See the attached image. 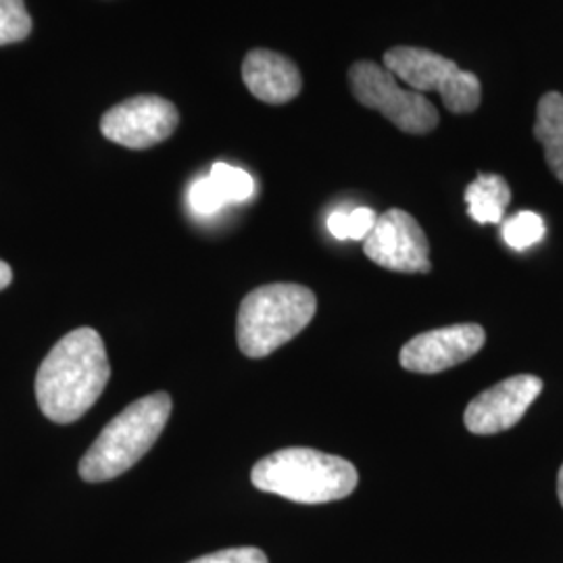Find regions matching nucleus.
Returning a JSON list of instances; mask_svg holds the SVG:
<instances>
[{
	"instance_id": "obj_1",
	"label": "nucleus",
	"mask_w": 563,
	"mask_h": 563,
	"mask_svg": "<svg viewBox=\"0 0 563 563\" xmlns=\"http://www.w3.org/2000/svg\"><path fill=\"white\" fill-rule=\"evenodd\" d=\"M111 378L101 334L78 328L65 334L44 357L36 374L41 411L55 423H71L99 401Z\"/></svg>"
},
{
	"instance_id": "obj_2",
	"label": "nucleus",
	"mask_w": 563,
	"mask_h": 563,
	"mask_svg": "<svg viewBox=\"0 0 563 563\" xmlns=\"http://www.w3.org/2000/svg\"><path fill=\"white\" fill-rule=\"evenodd\" d=\"M251 483L263 493L305 505L330 504L349 497L360 483L357 467L316 449H280L251 470Z\"/></svg>"
},
{
	"instance_id": "obj_13",
	"label": "nucleus",
	"mask_w": 563,
	"mask_h": 563,
	"mask_svg": "<svg viewBox=\"0 0 563 563\" xmlns=\"http://www.w3.org/2000/svg\"><path fill=\"white\" fill-rule=\"evenodd\" d=\"M534 136L544 146L549 169L563 181V95L560 92H547L539 101Z\"/></svg>"
},
{
	"instance_id": "obj_10",
	"label": "nucleus",
	"mask_w": 563,
	"mask_h": 563,
	"mask_svg": "<svg viewBox=\"0 0 563 563\" xmlns=\"http://www.w3.org/2000/svg\"><path fill=\"white\" fill-rule=\"evenodd\" d=\"M486 341L478 323H455L413 336L401 349L399 362L413 374H439L474 357Z\"/></svg>"
},
{
	"instance_id": "obj_18",
	"label": "nucleus",
	"mask_w": 563,
	"mask_h": 563,
	"mask_svg": "<svg viewBox=\"0 0 563 563\" xmlns=\"http://www.w3.org/2000/svg\"><path fill=\"white\" fill-rule=\"evenodd\" d=\"M188 563H269L267 555L257 547H234V549H223L209 555L197 558Z\"/></svg>"
},
{
	"instance_id": "obj_3",
	"label": "nucleus",
	"mask_w": 563,
	"mask_h": 563,
	"mask_svg": "<svg viewBox=\"0 0 563 563\" xmlns=\"http://www.w3.org/2000/svg\"><path fill=\"white\" fill-rule=\"evenodd\" d=\"M169 416L172 397L167 393H153L128 405L81 457V481L107 483L128 472L157 443Z\"/></svg>"
},
{
	"instance_id": "obj_9",
	"label": "nucleus",
	"mask_w": 563,
	"mask_h": 563,
	"mask_svg": "<svg viewBox=\"0 0 563 563\" xmlns=\"http://www.w3.org/2000/svg\"><path fill=\"white\" fill-rule=\"evenodd\" d=\"M543 393V380L532 374L511 376L481 393L465 407L463 423L472 434H497L520 422L528 407Z\"/></svg>"
},
{
	"instance_id": "obj_20",
	"label": "nucleus",
	"mask_w": 563,
	"mask_h": 563,
	"mask_svg": "<svg viewBox=\"0 0 563 563\" xmlns=\"http://www.w3.org/2000/svg\"><path fill=\"white\" fill-rule=\"evenodd\" d=\"M558 497H560V504L563 507V465L560 467V474H558Z\"/></svg>"
},
{
	"instance_id": "obj_4",
	"label": "nucleus",
	"mask_w": 563,
	"mask_h": 563,
	"mask_svg": "<svg viewBox=\"0 0 563 563\" xmlns=\"http://www.w3.org/2000/svg\"><path fill=\"white\" fill-rule=\"evenodd\" d=\"M318 309L313 290L301 284H267L249 292L239 309L236 336L251 360L272 355L311 323Z\"/></svg>"
},
{
	"instance_id": "obj_16",
	"label": "nucleus",
	"mask_w": 563,
	"mask_h": 563,
	"mask_svg": "<svg viewBox=\"0 0 563 563\" xmlns=\"http://www.w3.org/2000/svg\"><path fill=\"white\" fill-rule=\"evenodd\" d=\"M501 236H504L505 244L516 251L530 249L532 244L543 241V218L532 211H520V213L511 216L509 220H505Z\"/></svg>"
},
{
	"instance_id": "obj_12",
	"label": "nucleus",
	"mask_w": 563,
	"mask_h": 563,
	"mask_svg": "<svg viewBox=\"0 0 563 563\" xmlns=\"http://www.w3.org/2000/svg\"><path fill=\"white\" fill-rule=\"evenodd\" d=\"M509 201H511L509 184L499 174H481L465 188L467 211L474 222H504Z\"/></svg>"
},
{
	"instance_id": "obj_11",
	"label": "nucleus",
	"mask_w": 563,
	"mask_h": 563,
	"mask_svg": "<svg viewBox=\"0 0 563 563\" xmlns=\"http://www.w3.org/2000/svg\"><path fill=\"white\" fill-rule=\"evenodd\" d=\"M242 80L255 99L267 104L290 102L302 90L299 67L288 57L267 48H255L244 57Z\"/></svg>"
},
{
	"instance_id": "obj_5",
	"label": "nucleus",
	"mask_w": 563,
	"mask_h": 563,
	"mask_svg": "<svg viewBox=\"0 0 563 563\" xmlns=\"http://www.w3.org/2000/svg\"><path fill=\"white\" fill-rule=\"evenodd\" d=\"M384 65L416 92H439L451 113H472L483 99L476 74L463 71L455 60L426 48L395 46L384 55Z\"/></svg>"
},
{
	"instance_id": "obj_7",
	"label": "nucleus",
	"mask_w": 563,
	"mask_h": 563,
	"mask_svg": "<svg viewBox=\"0 0 563 563\" xmlns=\"http://www.w3.org/2000/svg\"><path fill=\"white\" fill-rule=\"evenodd\" d=\"M363 253L369 262L390 272L428 274L432 267L422 225L402 209H388L378 216L374 230L363 241Z\"/></svg>"
},
{
	"instance_id": "obj_14",
	"label": "nucleus",
	"mask_w": 563,
	"mask_h": 563,
	"mask_svg": "<svg viewBox=\"0 0 563 563\" xmlns=\"http://www.w3.org/2000/svg\"><path fill=\"white\" fill-rule=\"evenodd\" d=\"M209 180L218 190L223 205L249 201L255 195L253 176L246 174L241 167H234L228 163H216L209 172Z\"/></svg>"
},
{
	"instance_id": "obj_19",
	"label": "nucleus",
	"mask_w": 563,
	"mask_h": 563,
	"mask_svg": "<svg viewBox=\"0 0 563 563\" xmlns=\"http://www.w3.org/2000/svg\"><path fill=\"white\" fill-rule=\"evenodd\" d=\"M11 280H13V272H11L9 263H4L0 260V290H4V288L11 284Z\"/></svg>"
},
{
	"instance_id": "obj_15",
	"label": "nucleus",
	"mask_w": 563,
	"mask_h": 563,
	"mask_svg": "<svg viewBox=\"0 0 563 563\" xmlns=\"http://www.w3.org/2000/svg\"><path fill=\"white\" fill-rule=\"evenodd\" d=\"M376 222L378 216L372 209L357 207L351 211H334L328 218V230L339 241H365Z\"/></svg>"
},
{
	"instance_id": "obj_17",
	"label": "nucleus",
	"mask_w": 563,
	"mask_h": 563,
	"mask_svg": "<svg viewBox=\"0 0 563 563\" xmlns=\"http://www.w3.org/2000/svg\"><path fill=\"white\" fill-rule=\"evenodd\" d=\"M32 34V18L23 0H0V46L25 41Z\"/></svg>"
},
{
	"instance_id": "obj_6",
	"label": "nucleus",
	"mask_w": 563,
	"mask_h": 563,
	"mask_svg": "<svg viewBox=\"0 0 563 563\" xmlns=\"http://www.w3.org/2000/svg\"><path fill=\"white\" fill-rule=\"evenodd\" d=\"M349 86L363 107L380 111L386 120L407 134H428L439 125L434 104L416 90H407L383 65L357 60L349 71Z\"/></svg>"
},
{
	"instance_id": "obj_8",
	"label": "nucleus",
	"mask_w": 563,
	"mask_h": 563,
	"mask_svg": "<svg viewBox=\"0 0 563 563\" xmlns=\"http://www.w3.org/2000/svg\"><path fill=\"white\" fill-rule=\"evenodd\" d=\"M180 123V113L174 102L141 95L115 104L102 115V136L125 148H151L167 141Z\"/></svg>"
}]
</instances>
